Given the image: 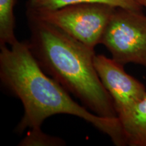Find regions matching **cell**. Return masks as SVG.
<instances>
[{"instance_id":"1","label":"cell","mask_w":146,"mask_h":146,"mask_svg":"<svg viewBox=\"0 0 146 146\" xmlns=\"http://www.w3.org/2000/svg\"><path fill=\"white\" fill-rule=\"evenodd\" d=\"M0 80L23 105L24 114L15 129L18 134L27 129H41L50 116L69 114L91 124L115 145H126L118 118L102 117L74 101L68 91L42 70L27 41L0 46Z\"/></svg>"},{"instance_id":"2","label":"cell","mask_w":146,"mask_h":146,"mask_svg":"<svg viewBox=\"0 0 146 146\" xmlns=\"http://www.w3.org/2000/svg\"><path fill=\"white\" fill-rule=\"evenodd\" d=\"M29 47L40 67L91 112L118 118L114 102L94 65L95 49L61 29L28 16Z\"/></svg>"},{"instance_id":"3","label":"cell","mask_w":146,"mask_h":146,"mask_svg":"<svg viewBox=\"0 0 146 146\" xmlns=\"http://www.w3.org/2000/svg\"><path fill=\"white\" fill-rule=\"evenodd\" d=\"M115 8L103 3H78L52 10L27 12V16L50 24L95 49Z\"/></svg>"},{"instance_id":"4","label":"cell","mask_w":146,"mask_h":146,"mask_svg":"<svg viewBox=\"0 0 146 146\" xmlns=\"http://www.w3.org/2000/svg\"><path fill=\"white\" fill-rule=\"evenodd\" d=\"M100 43L118 63L146 67V16L141 11L116 8Z\"/></svg>"},{"instance_id":"5","label":"cell","mask_w":146,"mask_h":146,"mask_svg":"<svg viewBox=\"0 0 146 146\" xmlns=\"http://www.w3.org/2000/svg\"><path fill=\"white\" fill-rule=\"evenodd\" d=\"M94 65L102 84L112 98L118 117L145 96V87L126 72L124 65L104 55L95 56Z\"/></svg>"},{"instance_id":"6","label":"cell","mask_w":146,"mask_h":146,"mask_svg":"<svg viewBox=\"0 0 146 146\" xmlns=\"http://www.w3.org/2000/svg\"><path fill=\"white\" fill-rule=\"evenodd\" d=\"M119 119L126 145L146 146V95Z\"/></svg>"},{"instance_id":"7","label":"cell","mask_w":146,"mask_h":146,"mask_svg":"<svg viewBox=\"0 0 146 146\" xmlns=\"http://www.w3.org/2000/svg\"><path fill=\"white\" fill-rule=\"evenodd\" d=\"M98 3L107 4L114 8L141 11L143 6L139 0H28L27 12L52 10L78 3Z\"/></svg>"},{"instance_id":"8","label":"cell","mask_w":146,"mask_h":146,"mask_svg":"<svg viewBox=\"0 0 146 146\" xmlns=\"http://www.w3.org/2000/svg\"><path fill=\"white\" fill-rule=\"evenodd\" d=\"M16 0H0V46L18 41L15 36L14 5Z\"/></svg>"},{"instance_id":"9","label":"cell","mask_w":146,"mask_h":146,"mask_svg":"<svg viewBox=\"0 0 146 146\" xmlns=\"http://www.w3.org/2000/svg\"><path fill=\"white\" fill-rule=\"evenodd\" d=\"M65 142L62 139L52 137L43 133L41 129L30 130L26 137L22 140L19 145L33 146V145H47L56 146L63 145Z\"/></svg>"},{"instance_id":"10","label":"cell","mask_w":146,"mask_h":146,"mask_svg":"<svg viewBox=\"0 0 146 146\" xmlns=\"http://www.w3.org/2000/svg\"><path fill=\"white\" fill-rule=\"evenodd\" d=\"M139 3L143 6V8H146V0H139Z\"/></svg>"}]
</instances>
